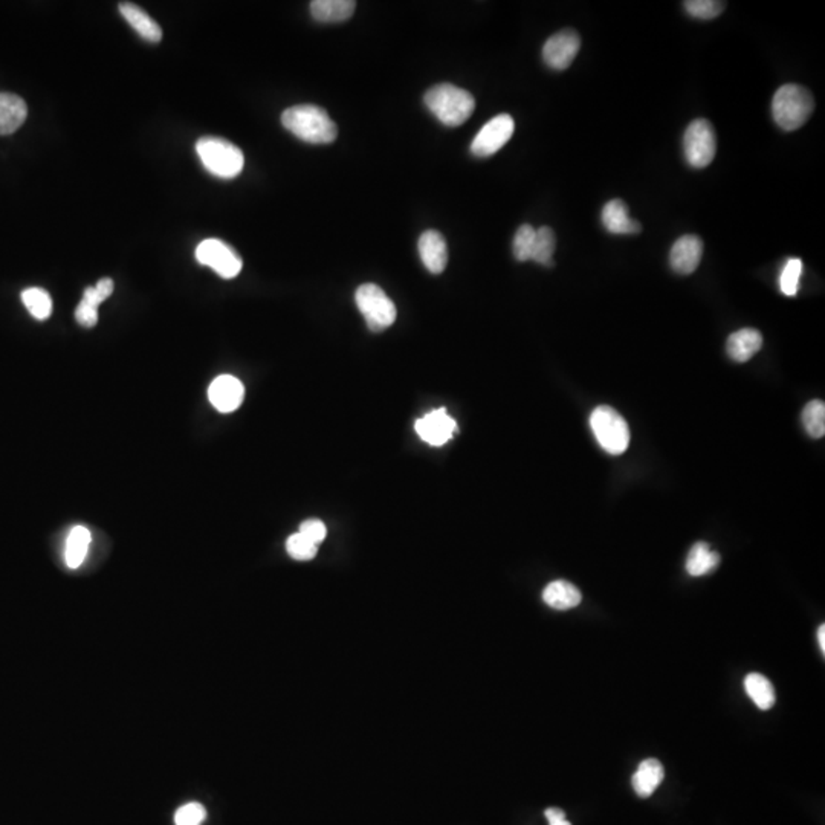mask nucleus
Returning <instances> with one entry per match:
<instances>
[{"instance_id": "28", "label": "nucleus", "mask_w": 825, "mask_h": 825, "mask_svg": "<svg viewBox=\"0 0 825 825\" xmlns=\"http://www.w3.org/2000/svg\"><path fill=\"white\" fill-rule=\"evenodd\" d=\"M803 424L810 437L821 439L825 435V404L820 399L810 401L803 412Z\"/></svg>"}, {"instance_id": "25", "label": "nucleus", "mask_w": 825, "mask_h": 825, "mask_svg": "<svg viewBox=\"0 0 825 825\" xmlns=\"http://www.w3.org/2000/svg\"><path fill=\"white\" fill-rule=\"evenodd\" d=\"M90 540H92L90 532L84 526H75L69 532L66 549H65V561H66L69 569H77L83 564L84 558L88 555Z\"/></svg>"}, {"instance_id": "6", "label": "nucleus", "mask_w": 825, "mask_h": 825, "mask_svg": "<svg viewBox=\"0 0 825 825\" xmlns=\"http://www.w3.org/2000/svg\"><path fill=\"white\" fill-rule=\"evenodd\" d=\"M359 312L367 321L368 329L372 332H382L389 329L397 320V306L391 302L390 297L374 283L359 286L355 294Z\"/></svg>"}, {"instance_id": "8", "label": "nucleus", "mask_w": 825, "mask_h": 825, "mask_svg": "<svg viewBox=\"0 0 825 825\" xmlns=\"http://www.w3.org/2000/svg\"><path fill=\"white\" fill-rule=\"evenodd\" d=\"M196 258L201 265L210 266L222 279H235L243 266L242 257L222 240L206 239L196 248Z\"/></svg>"}, {"instance_id": "19", "label": "nucleus", "mask_w": 825, "mask_h": 825, "mask_svg": "<svg viewBox=\"0 0 825 825\" xmlns=\"http://www.w3.org/2000/svg\"><path fill=\"white\" fill-rule=\"evenodd\" d=\"M28 115L27 103L19 96L0 94V135L14 134Z\"/></svg>"}, {"instance_id": "35", "label": "nucleus", "mask_w": 825, "mask_h": 825, "mask_svg": "<svg viewBox=\"0 0 825 825\" xmlns=\"http://www.w3.org/2000/svg\"><path fill=\"white\" fill-rule=\"evenodd\" d=\"M544 816H546V820L549 821V824H551V822H557V821L566 820V813H564L563 810L558 809V807L547 809L546 812H544Z\"/></svg>"}, {"instance_id": "2", "label": "nucleus", "mask_w": 825, "mask_h": 825, "mask_svg": "<svg viewBox=\"0 0 825 825\" xmlns=\"http://www.w3.org/2000/svg\"><path fill=\"white\" fill-rule=\"evenodd\" d=\"M424 101L428 111L448 127L462 126L475 109L474 96L454 84H437L425 94Z\"/></svg>"}, {"instance_id": "14", "label": "nucleus", "mask_w": 825, "mask_h": 825, "mask_svg": "<svg viewBox=\"0 0 825 825\" xmlns=\"http://www.w3.org/2000/svg\"><path fill=\"white\" fill-rule=\"evenodd\" d=\"M113 289V280L101 279L94 288L84 290L83 298L75 311L77 321L84 328H94L98 323V307L112 296Z\"/></svg>"}, {"instance_id": "37", "label": "nucleus", "mask_w": 825, "mask_h": 825, "mask_svg": "<svg viewBox=\"0 0 825 825\" xmlns=\"http://www.w3.org/2000/svg\"><path fill=\"white\" fill-rule=\"evenodd\" d=\"M549 825H572V824H570L569 821L563 820V821H557V822H551V824Z\"/></svg>"}, {"instance_id": "16", "label": "nucleus", "mask_w": 825, "mask_h": 825, "mask_svg": "<svg viewBox=\"0 0 825 825\" xmlns=\"http://www.w3.org/2000/svg\"><path fill=\"white\" fill-rule=\"evenodd\" d=\"M763 346V336L757 329L738 330L736 334L730 335L726 343V351L732 361L736 363H746L753 355L759 353V349Z\"/></svg>"}, {"instance_id": "12", "label": "nucleus", "mask_w": 825, "mask_h": 825, "mask_svg": "<svg viewBox=\"0 0 825 825\" xmlns=\"http://www.w3.org/2000/svg\"><path fill=\"white\" fill-rule=\"evenodd\" d=\"M245 397V387L242 381L231 374H220L212 381L208 389V399L212 407L220 412H233L242 405Z\"/></svg>"}, {"instance_id": "1", "label": "nucleus", "mask_w": 825, "mask_h": 825, "mask_svg": "<svg viewBox=\"0 0 825 825\" xmlns=\"http://www.w3.org/2000/svg\"><path fill=\"white\" fill-rule=\"evenodd\" d=\"M281 124L297 138L309 144H330L336 140L338 128L323 107L298 104L286 109Z\"/></svg>"}, {"instance_id": "9", "label": "nucleus", "mask_w": 825, "mask_h": 825, "mask_svg": "<svg viewBox=\"0 0 825 825\" xmlns=\"http://www.w3.org/2000/svg\"><path fill=\"white\" fill-rule=\"evenodd\" d=\"M515 123L508 113H502L486 123L471 144V153L477 158L492 157L513 138Z\"/></svg>"}, {"instance_id": "13", "label": "nucleus", "mask_w": 825, "mask_h": 825, "mask_svg": "<svg viewBox=\"0 0 825 825\" xmlns=\"http://www.w3.org/2000/svg\"><path fill=\"white\" fill-rule=\"evenodd\" d=\"M703 256V242L698 235H682L669 252V265L681 275H690L698 268Z\"/></svg>"}, {"instance_id": "30", "label": "nucleus", "mask_w": 825, "mask_h": 825, "mask_svg": "<svg viewBox=\"0 0 825 825\" xmlns=\"http://www.w3.org/2000/svg\"><path fill=\"white\" fill-rule=\"evenodd\" d=\"M801 274H803V262H801L799 258H790V260H787L786 266L783 269L780 277L781 292H783L784 296H797Z\"/></svg>"}, {"instance_id": "15", "label": "nucleus", "mask_w": 825, "mask_h": 825, "mask_svg": "<svg viewBox=\"0 0 825 825\" xmlns=\"http://www.w3.org/2000/svg\"><path fill=\"white\" fill-rule=\"evenodd\" d=\"M419 256L431 274L443 273L448 263V245L439 231L428 229L419 239Z\"/></svg>"}, {"instance_id": "5", "label": "nucleus", "mask_w": 825, "mask_h": 825, "mask_svg": "<svg viewBox=\"0 0 825 825\" xmlns=\"http://www.w3.org/2000/svg\"><path fill=\"white\" fill-rule=\"evenodd\" d=\"M590 427L604 451L621 456L630 445V428L614 408L601 405L590 416Z\"/></svg>"}, {"instance_id": "29", "label": "nucleus", "mask_w": 825, "mask_h": 825, "mask_svg": "<svg viewBox=\"0 0 825 825\" xmlns=\"http://www.w3.org/2000/svg\"><path fill=\"white\" fill-rule=\"evenodd\" d=\"M536 229L530 225H521L517 233L513 235V257L519 262H528L532 257L534 250V242H536Z\"/></svg>"}, {"instance_id": "31", "label": "nucleus", "mask_w": 825, "mask_h": 825, "mask_svg": "<svg viewBox=\"0 0 825 825\" xmlns=\"http://www.w3.org/2000/svg\"><path fill=\"white\" fill-rule=\"evenodd\" d=\"M286 551L297 561H309L317 557L318 546L300 532H297L286 541Z\"/></svg>"}, {"instance_id": "24", "label": "nucleus", "mask_w": 825, "mask_h": 825, "mask_svg": "<svg viewBox=\"0 0 825 825\" xmlns=\"http://www.w3.org/2000/svg\"><path fill=\"white\" fill-rule=\"evenodd\" d=\"M744 690L747 696L751 698L755 706L761 711H769L775 705V690L770 683L769 679H766L759 673H751L744 679Z\"/></svg>"}, {"instance_id": "7", "label": "nucleus", "mask_w": 825, "mask_h": 825, "mask_svg": "<svg viewBox=\"0 0 825 825\" xmlns=\"http://www.w3.org/2000/svg\"><path fill=\"white\" fill-rule=\"evenodd\" d=\"M683 150L688 164L694 168L708 167L717 153L714 127L708 120L692 121L683 135Z\"/></svg>"}, {"instance_id": "34", "label": "nucleus", "mask_w": 825, "mask_h": 825, "mask_svg": "<svg viewBox=\"0 0 825 825\" xmlns=\"http://www.w3.org/2000/svg\"><path fill=\"white\" fill-rule=\"evenodd\" d=\"M298 532H300L302 536H306L307 540L315 543L318 546V544L326 538V536H328V528H326V524H324L321 520L311 519L300 524V530H298Z\"/></svg>"}, {"instance_id": "3", "label": "nucleus", "mask_w": 825, "mask_h": 825, "mask_svg": "<svg viewBox=\"0 0 825 825\" xmlns=\"http://www.w3.org/2000/svg\"><path fill=\"white\" fill-rule=\"evenodd\" d=\"M814 109L810 90L799 84H784L776 90L772 101V113L775 123L786 132H793L809 121Z\"/></svg>"}, {"instance_id": "11", "label": "nucleus", "mask_w": 825, "mask_h": 825, "mask_svg": "<svg viewBox=\"0 0 825 825\" xmlns=\"http://www.w3.org/2000/svg\"><path fill=\"white\" fill-rule=\"evenodd\" d=\"M414 428L422 441L429 445L442 446L451 439L454 431L458 429V424L446 412L445 408H439L425 414L424 418L418 419Z\"/></svg>"}, {"instance_id": "4", "label": "nucleus", "mask_w": 825, "mask_h": 825, "mask_svg": "<svg viewBox=\"0 0 825 825\" xmlns=\"http://www.w3.org/2000/svg\"><path fill=\"white\" fill-rule=\"evenodd\" d=\"M197 157L210 173L222 179L239 176L245 166V158L237 145L229 141L205 136L196 144Z\"/></svg>"}, {"instance_id": "27", "label": "nucleus", "mask_w": 825, "mask_h": 825, "mask_svg": "<svg viewBox=\"0 0 825 825\" xmlns=\"http://www.w3.org/2000/svg\"><path fill=\"white\" fill-rule=\"evenodd\" d=\"M22 302L35 320L43 321L52 313L50 296L42 288H28L22 292Z\"/></svg>"}, {"instance_id": "17", "label": "nucleus", "mask_w": 825, "mask_h": 825, "mask_svg": "<svg viewBox=\"0 0 825 825\" xmlns=\"http://www.w3.org/2000/svg\"><path fill=\"white\" fill-rule=\"evenodd\" d=\"M603 223L612 235H637L642 231L641 223L628 216V206L619 199L607 202V205L604 206Z\"/></svg>"}, {"instance_id": "32", "label": "nucleus", "mask_w": 825, "mask_h": 825, "mask_svg": "<svg viewBox=\"0 0 825 825\" xmlns=\"http://www.w3.org/2000/svg\"><path fill=\"white\" fill-rule=\"evenodd\" d=\"M683 6L690 16L702 19V20H711L725 12L726 4L715 2V0H688Z\"/></svg>"}, {"instance_id": "10", "label": "nucleus", "mask_w": 825, "mask_h": 825, "mask_svg": "<svg viewBox=\"0 0 825 825\" xmlns=\"http://www.w3.org/2000/svg\"><path fill=\"white\" fill-rule=\"evenodd\" d=\"M581 48L580 35L574 29L553 34L543 46V60L555 71H564L572 65Z\"/></svg>"}, {"instance_id": "21", "label": "nucleus", "mask_w": 825, "mask_h": 825, "mask_svg": "<svg viewBox=\"0 0 825 825\" xmlns=\"http://www.w3.org/2000/svg\"><path fill=\"white\" fill-rule=\"evenodd\" d=\"M357 8L353 0H313L311 14L317 22L340 23L349 20Z\"/></svg>"}, {"instance_id": "20", "label": "nucleus", "mask_w": 825, "mask_h": 825, "mask_svg": "<svg viewBox=\"0 0 825 825\" xmlns=\"http://www.w3.org/2000/svg\"><path fill=\"white\" fill-rule=\"evenodd\" d=\"M664 766L656 759H644L631 778V784L636 795L641 798L652 797L664 781Z\"/></svg>"}, {"instance_id": "33", "label": "nucleus", "mask_w": 825, "mask_h": 825, "mask_svg": "<svg viewBox=\"0 0 825 825\" xmlns=\"http://www.w3.org/2000/svg\"><path fill=\"white\" fill-rule=\"evenodd\" d=\"M206 810L202 804H185L174 814L176 825H201L205 820Z\"/></svg>"}, {"instance_id": "36", "label": "nucleus", "mask_w": 825, "mask_h": 825, "mask_svg": "<svg viewBox=\"0 0 825 825\" xmlns=\"http://www.w3.org/2000/svg\"><path fill=\"white\" fill-rule=\"evenodd\" d=\"M818 642H820L821 652L825 654V625L822 624L818 630Z\"/></svg>"}, {"instance_id": "18", "label": "nucleus", "mask_w": 825, "mask_h": 825, "mask_svg": "<svg viewBox=\"0 0 825 825\" xmlns=\"http://www.w3.org/2000/svg\"><path fill=\"white\" fill-rule=\"evenodd\" d=\"M120 12H121V16L126 19V22H127L136 33L140 34L143 39L150 42V43L161 42V27H159L143 8L135 5V4L124 2V4H120Z\"/></svg>"}, {"instance_id": "22", "label": "nucleus", "mask_w": 825, "mask_h": 825, "mask_svg": "<svg viewBox=\"0 0 825 825\" xmlns=\"http://www.w3.org/2000/svg\"><path fill=\"white\" fill-rule=\"evenodd\" d=\"M543 601L555 610H570L580 605L582 595L569 581H553L543 591Z\"/></svg>"}, {"instance_id": "23", "label": "nucleus", "mask_w": 825, "mask_h": 825, "mask_svg": "<svg viewBox=\"0 0 825 825\" xmlns=\"http://www.w3.org/2000/svg\"><path fill=\"white\" fill-rule=\"evenodd\" d=\"M720 564V555L706 543H696L686 558V572L691 576H705L714 572Z\"/></svg>"}, {"instance_id": "26", "label": "nucleus", "mask_w": 825, "mask_h": 825, "mask_svg": "<svg viewBox=\"0 0 825 825\" xmlns=\"http://www.w3.org/2000/svg\"><path fill=\"white\" fill-rule=\"evenodd\" d=\"M555 248H557V237H555L553 229L549 227H541L536 229L530 260L540 263L543 266H553L552 257Z\"/></svg>"}]
</instances>
